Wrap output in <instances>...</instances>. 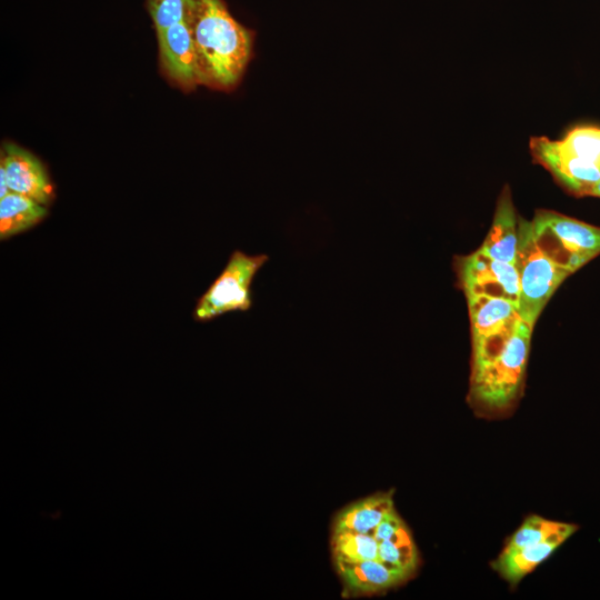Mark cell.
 Instances as JSON below:
<instances>
[{"mask_svg":"<svg viewBox=\"0 0 600 600\" xmlns=\"http://www.w3.org/2000/svg\"><path fill=\"white\" fill-rule=\"evenodd\" d=\"M186 20L204 82L234 86L250 60L252 32L230 14L222 0H188Z\"/></svg>","mask_w":600,"mask_h":600,"instance_id":"6da1fadb","label":"cell"},{"mask_svg":"<svg viewBox=\"0 0 600 600\" xmlns=\"http://www.w3.org/2000/svg\"><path fill=\"white\" fill-rule=\"evenodd\" d=\"M532 327L521 320L502 350L472 368L471 396L488 409H502L516 398L526 371Z\"/></svg>","mask_w":600,"mask_h":600,"instance_id":"7a4b0ae2","label":"cell"},{"mask_svg":"<svg viewBox=\"0 0 600 600\" xmlns=\"http://www.w3.org/2000/svg\"><path fill=\"white\" fill-rule=\"evenodd\" d=\"M534 239L554 263L573 273L600 253V228L540 210L531 221Z\"/></svg>","mask_w":600,"mask_h":600,"instance_id":"3957f363","label":"cell"},{"mask_svg":"<svg viewBox=\"0 0 600 600\" xmlns=\"http://www.w3.org/2000/svg\"><path fill=\"white\" fill-rule=\"evenodd\" d=\"M516 267L520 281L519 314L533 328L548 300L571 273L542 252L534 239L531 221L527 220L519 222Z\"/></svg>","mask_w":600,"mask_h":600,"instance_id":"277c9868","label":"cell"},{"mask_svg":"<svg viewBox=\"0 0 600 600\" xmlns=\"http://www.w3.org/2000/svg\"><path fill=\"white\" fill-rule=\"evenodd\" d=\"M268 261L266 253L248 254L233 250L223 270L198 299L193 319L207 322L224 313L250 310L253 303L251 284Z\"/></svg>","mask_w":600,"mask_h":600,"instance_id":"5b68a950","label":"cell"},{"mask_svg":"<svg viewBox=\"0 0 600 600\" xmlns=\"http://www.w3.org/2000/svg\"><path fill=\"white\" fill-rule=\"evenodd\" d=\"M472 334V367L494 357L522 320L518 304L503 298L467 296Z\"/></svg>","mask_w":600,"mask_h":600,"instance_id":"8992f818","label":"cell"},{"mask_svg":"<svg viewBox=\"0 0 600 600\" xmlns=\"http://www.w3.org/2000/svg\"><path fill=\"white\" fill-rule=\"evenodd\" d=\"M460 278L466 296H489L519 303L517 267L496 260L479 249L461 259Z\"/></svg>","mask_w":600,"mask_h":600,"instance_id":"52a82bcc","label":"cell"},{"mask_svg":"<svg viewBox=\"0 0 600 600\" xmlns=\"http://www.w3.org/2000/svg\"><path fill=\"white\" fill-rule=\"evenodd\" d=\"M532 156L569 191L588 196L600 181V164L564 151L557 140L536 137L530 141Z\"/></svg>","mask_w":600,"mask_h":600,"instance_id":"ba28073f","label":"cell"},{"mask_svg":"<svg viewBox=\"0 0 600 600\" xmlns=\"http://www.w3.org/2000/svg\"><path fill=\"white\" fill-rule=\"evenodd\" d=\"M160 58L167 74L182 87L204 82L191 29L184 20L157 31Z\"/></svg>","mask_w":600,"mask_h":600,"instance_id":"9c48e42d","label":"cell"},{"mask_svg":"<svg viewBox=\"0 0 600 600\" xmlns=\"http://www.w3.org/2000/svg\"><path fill=\"white\" fill-rule=\"evenodd\" d=\"M0 168L4 171L10 191L27 196L47 206L53 198V187L41 161L14 143H6Z\"/></svg>","mask_w":600,"mask_h":600,"instance_id":"30bf717a","label":"cell"},{"mask_svg":"<svg viewBox=\"0 0 600 600\" xmlns=\"http://www.w3.org/2000/svg\"><path fill=\"white\" fill-rule=\"evenodd\" d=\"M333 562L344 587L354 594L382 592L410 577L388 567L378 559L362 561L333 559Z\"/></svg>","mask_w":600,"mask_h":600,"instance_id":"8fae6325","label":"cell"},{"mask_svg":"<svg viewBox=\"0 0 600 600\" xmlns=\"http://www.w3.org/2000/svg\"><path fill=\"white\" fill-rule=\"evenodd\" d=\"M519 226L516 210L508 190L498 200L489 233L480 247L484 254L511 264L517 263Z\"/></svg>","mask_w":600,"mask_h":600,"instance_id":"7c38bea8","label":"cell"},{"mask_svg":"<svg viewBox=\"0 0 600 600\" xmlns=\"http://www.w3.org/2000/svg\"><path fill=\"white\" fill-rule=\"evenodd\" d=\"M574 532L558 533L540 543L506 551L494 561V569L514 584L549 558Z\"/></svg>","mask_w":600,"mask_h":600,"instance_id":"4fadbf2b","label":"cell"},{"mask_svg":"<svg viewBox=\"0 0 600 600\" xmlns=\"http://www.w3.org/2000/svg\"><path fill=\"white\" fill-rule=\"evenodd\" d=\"M393 510L390 492L373 494L341 510L333 522V532L372 534L378 524Z\"/></svg>","mask_w":600,"mask_h":600,"instance_id":"5bb4252c","label":"cell"},{"mask_svg":"<svg viewBox=\"0 0 600 600\" xmlns=\"http://www.w3.org/2000/svg\"><path fill=\"white\" fill-rule=\"evenodd\" d=\"M47 216V206L11 191L0 198V239L20 234L39 224Z\"/></svg>","mask_w":600,"mask_h":600,"instance_id":"9a60e30c","label":"cell"},{"mask_svg":"<svg viewBox=\"0 0 600 600\" xmlns=\"http://www.w3.org/2000/svg\"><path fill=\"white\" fill-rule=\"evenodd\" d=\"M577 530L578 527L573 523L552 521L533 514L528 517L517 529L503 550L521 549L540 543L558 533L566 531L576 532Z\"/></svg>","mask_w":600,"mask_h":600,"instance_id":"2e32d148","label":"cell"},{"mask_svg":"<svg viewBox=\"0 0 600 600\" xmlns=\"http://www.w3.org/2000/svg\"><path fill=\"white\" fill-rule=\"evenodd\" d=\"M378 560L388 567L411 576L418 566V551L406 527L394 537L379 542Z\"/></svg>","mask_w":600,"mask_h":600,"instance_id":"e0dca14e","label":"cell"},{"mask_svg":"<svg viewBox=\"0 0 600 600\" xmlns=\"http://www.w3.org/2000/svg\"><path fill=\"white\" fill-rule=\"evenodd\" d=\"M333 559L346 561L377 560L379 542L373 534L350 531L332 532Z\"/></svg>","mask_w":600,"mask_h":600,"instance_id":"ac0fdd59","label":"cell"},{"mask_svg":"<svg viewBox=\"0 0 600 600\" xmlns=\"http://www.w3.org/2000/svg\"><path fill=\"white\" fill-rule=\"evenodd\" d=\"M559 146L572 156L598 162L600 158V127L579 126L557 140Z\"/></svg>","mask_w":600,"mask_h":600,"instance_id":"d6986e66","label":"cell"},{"mask_svg":"<svg viewBox=\"0 0 600 600\" xmlns=\"http://www.w3.org/2000/svg\"><path fill=\"white\" fill-rule=\"evenodd\" d=\"M188 0H147L156 31L166 29L186 18Z\"/></svg>","mask_w":600,"mask_h":600,"instance_id":"ffe728a7","label":"cell"},{"mask_svg":"<svg viewBox=\"0 0 600 600\" xmlns=\"http://www.w3.org/2000/svg\"><path fill=\"white\" fill-rule=\"evenodd\" d=\"M406 527L407 524L398 516L394 509L378 524L372 534L378 542H381L394 537Z\"/></svg>","mask_w":600,"mask_h":600,"instance_id":"44dd1931","label":"cell"},{"mask_svg":"<svg viewBox=\"0 0 600 600\" xmlns=\"http://www.w3.org/2000/svg\"><path fill=\"white\" fill-rule=\"evenodd\" d=\"M588 196L600 198V181L590 189Z\"/></svg>","mask_w":600,"mask_h":600,"instance_id":"7402d4cb","label":"cell"},{"mask_svg":"<svg viewBox=\"0 0 600 600\" xmlns=\"http://www.w3.org/2000/svg\"><path fill=\"white\" fill-rule=\"evenodd\" d=\"M599 164H600V158H599Z\"/></svg>","mask_w":600,"mask_h":600,"instance_id":"603a6c76","label":"cell"}]
</instances>
